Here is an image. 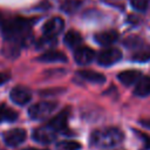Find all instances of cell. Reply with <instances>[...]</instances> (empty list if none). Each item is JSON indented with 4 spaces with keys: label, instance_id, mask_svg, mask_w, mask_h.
<instances>
[{
    "label": "cell",
    "instance_id": "cell-5",
    "mask_svg": "<svg viewBox=\"0 0 150 150\" xmlns=\"http://www.w3.org/2000/svg\"><path fill=\"white\" fill-rule=\"evenodd\" d=\"M64 27V21L60 16H54L46 21V23L42 27V33L45 36L48 38H56Z\"/></svg>",
    "mask_w": 150,
    "mask_h": 150
},
{
    "label": "cell",
    "instance_id": "cell-6",
    "mask_svg": "<svg viewBox=\"0 0 150 150\" xmlns=\"http://www.w3.org/2000/svg\"><path fill=\"white\" fill-rule=\"evenodd\" d=\"M32 136H33V139L35 142H39L42 144H48V143H52L56 138V131L47 124V125H43V127L35 129L33 131Z\"/></svg>",
    "mask_w": 150,
    "mask_h": 150
},
{
    "label": "cell",
    "instance_id": "cell-18",
    "mask_svg": "<svg viewBox=\"0 0 150 150\" xmlns=\"http://www.w3.org/2000/svg\"><path fill=\"white\" fill-rule=\"evenodd\" d=\"M18 118V112L6 104L0 105V122H14Z\"/></svg>",
    "mask_w": 150,
    "mask_h": 150
},
{
    "label": "cell",
    "instance_id": "cell-2",
    "mask_svg": "<svg viewBox=\"0 0 150 150\" xmlns=\"http://www.w3.org/2000/svg\"><path fill=\"white\" fill-rule=\"evenodd\" d=\"M123 139V132L114 127L95 130L90 136V143L98 148H114L122 143Z\"/></svg>",
    "mask_w": 150,
    "mask_h": 150
},
{
    "label": "cell",
    "instance_id": "cell-3",
    "mask_svg": "<svg viewBox=\"0 0 150 150\" xmlns=\"http://www.w3.org/2000/svg\"><path fill=\"white\" fill-rule=\"evenodd\" d=\"M56 108V103L52 101H41L33 104L28 109V115L32 120H43L48 117L54 109Z\"/></svg>",
    "mask_w": 150,
    "mask_h": 150
},
{
    "label": "cell",
    "instance_id": "cell-1",
    "mask_svg": "<svg viewBox=\"0 0 150 150\" xmlns=\"http://www.w3.org/2000/svg\"><path fill=\"white\" fill-rule=\"evenodd\" d=\"M5 40H14L23 45L30 35L32 21L25 18H12L1 23Z\"/></svg>",
    "mask_w": 150,
    "mask_h": 150
},
{
    "label": "cell",
    "instance_id": "cell-26",
    "mask_svg": "<svg viewBox=\"0 0 150 150\" xmlns=\"http://www.w3.org/2000/svg\"><path fill=\"white\" fill-rule=\"evenodd\" d=\"M22 150H47V149H38V148H26Z\"/></svg>",
    "mask_w": 150,
    "mask_h": 150
},
{
    "label": "cell",
    "instance_id": "cell-22",
    "mask_svg": "<svg viewBox=\"0 0 150 150\" xmlns=\"http://www.w3.org/2000/svg\"><path fill=\"white\" fill-rule=\"evenodd\" d=\"M130 4L132 6V8H135L136 11L144 12L148 8L149 0H130Z\"/></svg>",
    "mask_w": 150,
    "mask_h": 150
},
{
    "label": "cell",
    "instance_id": "cell-19",
    "mask_svg": "<svg viewBox=\"0 0 150 150\" xmlns=\"http://www.w3.org/2000/svg\"><path fill=\"white\" fill-rule=\"evenodd\" d=\"M79 149H81V144L75 141H61L55 146V150H79Z\"/></svg>",
    "mask_w": 150,
    "mask_h": 150
},
{
    "label": "cell",
    "instance_id": "cell-13",
    "mask_svg": "<svg viewBox=\"0 0 150 150\" xmlns=\"http://www.w3.org/2000/svg\"><path fill=\"white\" fill-rule=\"evenodd\" d=\"M40 62H67V56L64 53L55 49H48L36 59Z\"/></svg>",
    "mask_w": 150,
    "mask_h": 150
},
{
    "label": "cell",
    "instance_id": "cell-12",
    "mask_svg": "<svg viewBox=\"0 0 150 150\" xmlns=\"http://www.w3.org/2000/svg\"><path fill=\"white\" fill-rule=\"evenodd\" d=\"M21 43L14 40H5L1 53L4 56H6L7 59H15L19 56L20 54V48H21Z\"/></svg>",
    "mask_w": 150,
    "mask_h": 150
},
{
    "label": "cell",
    "instance_id": "cell-9",
    "mask_svg": "<svg viewBox=\"0 0 150 150\" xmlns=\"http://www.w3.org/2000/svg\"><path fill=\"white\" fill-rule=\"evenodd\" d=\"M95 57V52L86 46H80L74 52V60L80 66L89 64Z\"/></svg>",
    "mask_w": 150,
    "mask_h": 150
},
{
    "label": "cell",
    "instance_id": "cell-10",
    "mask_svg": "<svg viewBox=\"0 0 150 150\" xmlns=\"http://www.w3.org/2000/svg\"><path fill=\"white\" fill-rule=\"evenodd\" d=\"M69 117V108H66L63 110H61L59 114H56V116H54L47 124L54 129L56 132L57 131H63L67 128V121Z\"/></svg>",
    "mask_w": 150,
    "mask_h": 150
},
{
    "label": "cell",
    "instance_id": "cell-16",
    "mask_svg": "<svg viewBox=\"0 0 150 150\" xmlns=\"http://www.w3.org/2000/svg\"><path fill=\"white\" fill-rule=\"evenodd\" d=\"M79 75L84 81L90 82V83L101 84V83H104V81H105V76L103 74L94 71V70H90V69H82V70L79 71Z\"/></svg>",
    "mask_w": 150,
    "mask_h": 150
},
{
    "label": "cell",
    "instance_id": "cell-20",
    "mask_svg": "<svg viewBox=\"0 0 150 150\" xmlns=\"http://www.w3.org/2000/svg\"><path fill=\"white\" fill-rule=\"evenodd\" d=\"M132 60L137 62H146L150 60V47H145L143 49L137 50L132 55Z\"/></svg>",
    "mask_w": 150,
    "mask_h": 150
},
{
    "label": "cell",
    "instance_id": "cell-14",
    "mask_svg": "<svg viewBox=\"0 0 150 150\" xmlns=\"http://www.w3.org/2000/svg\"><path fill=\"white\" fill-rule=\"evenodd\" d=\"M141 76H142V74H141L139 70L129 69V70L121 71V73L117 75V79H118L120 82L123 83L124 86H131V84L136 83V82L139 80Z\"/></svg>",
    "mask_w": 150,
    "mask_h": 150
},
{
    "label": "cell",
    "instance_id": "cell-8",
    "mask_svg": "<svg viewBox=\"0 0 150 150\" xmlns=\"http://www.w3.org/2000/svg\"><path fill=\"white\" fill-rule=\"evenodd\" d=\"M26 137H27V134L21 128L11 129L4 134V141L9 146H16V145L21 144L22 142H25Z\"/></svg>",
    "mask_w": 150,
    "mask_h": 150
},
{
    "label": "cell",
    "instance_id": "cell-25",
    "mask_svg": "<svg viewBox=\"0 0 150 150\" xmlns=\"http://www.w3.org/2000/svg\"><path fill=\"white\" fill-rule=\"evenodd\" d=\"M139 123H141L143 127L150 129V118H143V120H139Z\"/></svg>",
    "mask_w": 150,
    "mask_h": 150
},
{
    "label": "cell",
    "instance_id": "cell-17",
    "mask_svg": "<svg viewBox=\"0 0 150 150\" xmlns=\"http://www.w3.org/2000/svg\"><path fill=\"white\" fill-rule=\"evenodd\" d=\"M81 42H82V36L80 35L79 32L76 30H68L64 35V43L69 47V48H73V49H76L77 47L81 46Z\"/></svg>",
    "mask_w": 150,
    "mask_h": 150
},
{
    "label": "cell",
    "instance_id": "cell-11",
    "mask_svg": "<svg viewBox=\"0 0 150 150\" xmlns=\"http://www.w3.org/2000/svg\"><path fill=\"white\" fill-rule=\"evenodd\" d=\"M95 41L101 45V46H104V47H109L110 45H112L117 39H118V33L116 30H103V32H100L97 33L95 36H94Z\"/></svg>",
    "mask_w": 150,
    "mask_h": 150
},
{
    "label": "cell",
    "instance_id": "cell-15",
    "mask_svg": "<svg viewBox=\"0 0 150 150\" xmlns=\"http://www.w3.org/2000/svg\"><path fill=\"white\" fill-rule=\"evenodd\" d=\"M134 94L138 97H145L150 95V76H141L136 82Z\"/></svg>",
    "mask_w": 150,
    "mask_h": 150
},
{
    "label": "cell",
    "instance_id": "cell-7",
    "mask_svg": "<svg viewBox=\"0 0 150 150\" xmlns=\"http://www.w3.org/2000/svg\"><path fill=\"white\" fill-rule=\"evenodd\" d=\"M9 97L11 100L19 104V105H25L27 104L30 98H32V93H30V89L27 88V87H23V86H16L14 87L12 90H11V94H9Z\"/></svg>",
    "mask_w": 150,
    "mask_h": 150
},
{
    "label": "cell",
    "instance_id": "cell-24",
    "mask_svg": "<svg viewBox=\"0 0 150 150\" xmlns=\"http://www.w3.org/2000/svg\"><path fill=\"white\" fill-rule=\"evenodd\" d=\"M9 80V74L8 73H0V84L6 83Z\"/></svg>",
    "mask_w": 150,
    "mask_h": 150
},
{
    "label": "cell",
    "instance_id": "cell-4",
    "mask_svg": "<svg viewBox=\"0 0 150 150\" xmlns=\"http://www.w3.org/2000/svg\"><path fill=\"white\" fill-rule=\"evenodd\" d=\"M122 59V52L117 48H105L101 50L97 55V62L101 66L109 67L115 64Z\"/></svg>",
    "mask_w": 150,
    "mask_h": 150
},
{
    "label": "cell",
    "instance_id": "cell-21",
    "mask_svg": "<svg viewBox=\"0 0 150 150\" xmlns=\"http://www.w3.org/2000/svg\"><path fill=\"white\" fill-rule=\"evenodd\" d=\"M81 2L79 0H66L62 2V6H61V9L66 13H74L79 7H80Z\"/></svg>",
    "mask_w": 150,
    "mask_h": 150
},
{
    "label": "cell",
    "instance_id": "cell-23",
    "mask_svg": "<svg viewBox=\"0 0 150 150\" xmlns=\"http://www.w3.org/2000/svg\"><path fill=\"white\" fill-rule=\"evenodd\" d=\"M137 134H139V135H141V137L143 138L145 149H150V136H148V135H144V134H142V132H138V131H137Z\"/></svg>",
    "mask_w": 150,
    "mask_h": 150
}]
</instances>
